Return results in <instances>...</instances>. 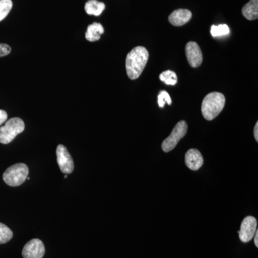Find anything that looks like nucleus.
I'll return each instance as SVG.
<instances>
[{"label":"nucleus","mask_w":258,"mask_h":258,"mask_svg":"<svg viewBox=\"0 0 258 258\" xmlns=\"http://www.w3.org/2000/svg\"><path fill=\"white\" fill-rule=\"evenodd\" d=\"M192 18V13L189 10L178 9L174 10L169 17L171 25L179 27L185 25Z\"/></svg>","instance_id":"10"},{"label":"nucleus","mask_w":258,"mask_h":258,"mask_svg":"<svg viewBox=\"0 0 258 258\" xmlns=\"http://www.w3.org/2000/svg\"><path fill=\"white\" fill-rule=\"evenodd\" d=\"M203 156L198 149H189L185 155V163L191 170H198L203 166Z\"/></svg>","instance_id":"11"},{"label":"nucleus","mask_w":258,"mask_h":258,"mask_svg":"<svg viewBox=\"0 0 258 258\" xmlns=\"http://www.w3.org/2000/svg\"><path fill=\"white\" fill-rule=\"evenodd\" d=\"M10 52H11V48L9 45L6 44H0V57L9 55Z\"/></svg>","instance_id":"20"},{"label":"nucleus","mask_w":258,"mask_h":258,"mask_svg":"<svg viewBox=\"0 0 258 258\" xmlns=\"http://www.w3.org/2000/svg\"><path fill=\"white\" fill-rule=\"evenodd\" d=\"M225 105V97L221 93L212 92L205 97L202 103V113L207 120L215 119Z\"/></svg>","instance_id":"2"},{"label":"nucleus","mask_w":258,"mask_h":258,"mask_svg":"<svg viewBox=\"0 0 258 258\" xmlns=\"http://www.w3.org/2000/svg\"><path fill=\"white\" fill-rule=\"evenodd\" d=\"M257 221L255 217H246L241 224L240 230L238 232L240 240L244 243L252 240L257 231Z\"/></svg>","instance_id":"7"},{"label":"nucleus","mask_w":258,"mask_h":258,"mask_svg":"<svg viewBox=\"0 0 258 258\" xmlns=\"http://www.w3.org/2000/svg\"><path fill=\"white\" fill-rule=\"evenodd\" d=\"M104 32V28L101 24L93 23L88 27L86 32V38L88 41H98L101 39V35Z\"/></svg>","instance_id":"12"},{"label":"nucleus","mask_w":258,"mask_h":258,"mask_svg":"<svg viewBox=\"0 0 258 258\" xmlns=\"http://www.w3.org/2000/svg\"><path fill=\"white\" fill-rule=\"evenodd\" d=\"M159 79L162 82L165 83L166 85H170V86H174L177 83V76L176 73L170 70L161 73L159 76Z\"/></svg>","instance_id":"15"},{"label":"nucleus","mask_w":258,"mask_h":258,"mask_svg":"<svg viewBox=\"0 0 258 258\" xmlns=\"http://www.w3.org/2000/svg\"><path fill=\"white\" fill-rule=\"evenodd\" d=\"M13 8L12 0H0V21L4 20Z\"/></svg>","instance_id":"18"},{"label":"nucleus","mask_w":258,"mask_h":258,"mask_svg":"<svg viewBox=\"0 0 258 258\" xmlns=\"http://www.w3.org/2000/svg\"><path fill=\"white\" fill-rule=\"evenodd\" d=\"M25 123L21 118H13L8 120L5 125L0 128V143H10L17 135L25 130Z\"/></svg>","instance_id":"4"},{"label":"nucleus","mask_w":258,"mask_h":258,"mask_svg":"<svg viewBox=\"0 0 258 258\" xmlns=\"http://www.w3.org/2000/svg\"><path fill=\"white\" fill-rule=\"evenodd\" d=\"M57 164L61 171L64 174H70L74 170V162L71 154L66 147L62 144H59L56 150Z\"/></svg>","instance_id":"6"},{"label":"nucleus","mask_w":258,"mask_h":258,"mask_svg":"<svg viewBox=\"0 0 258 258\" xmlns=\"http://www.w3.org/2000/svg\"><path fill=\"white\" fill-rule=\"evenodd\" d=\"M45 254L43 242L38 239H33L25 244L23 249L24 258H42Z\"/></svg>","instance_id":"8"},{"label":"nucleus","mask_w":258,"mask_h":258,"mask_svg":"<svg viewBox=\"0 0 258 258\" xmlns=\"http://www.w3.org/2000/svg\"><path fill=\"white\" fill-rule=\"evenodd\" d=\"M106 8V5L98 0H89L85 5V10L90 15L99 16Z\"/></svg>","instance_id":"13"},{"label":"nucleus","mask_w":258,"mask_h":258,"mask_svg":"<svg viewBox=\"0 0 258 258\" xmlns=\"http://www.w3.org/2000/svg\"><path fill=\"white\" fill-rule=\"evenodd\" d=\"M149 60V52L144 47H134L128 54L125 61V68L129 79H138L143 72Z\"/></svg>","instance_id":"1"},{"label":"nucleus","mask_w":258,"mask_h":258,"mask_svg":"<svg viewBox=\"0 0 258 258\" xmlns=\"http://www.w3.org/2000/svg\"><path fill=\"white\" fill-rule=\"evenodd\" d=\"M186 55L190 66L198 68L203 60V53L195 42H189L186 45Z\"/></svg>","instance_id":"9"},{"label":"nucleus","mask_w":258,"mask_h":258,"mask_svg":"<svg viewBox=\"0 0 258 258\" xmlns=\"http://www.w3.org/2000/svg\"><path fill=\"white\" fill-rule=\"evenodd\" d=\"M254 138H255L256 141H258V123H256L255 126H254Z\"/></svg>","instance_id":"22"},{"label":"nucleus","mask_w":258,"mask_h":258,"mask_svg":"<svg viewBox=\"0 0 258 258\" xmlns=\"http://www.w3.org/2000/svg\"><path fill=\"white\" fill-rule=\"evenodd\" d=\"M188 125L184 120H181L175 125L170 135L163 142L161 148L164 152H169L176 147L180 140L187 132Z\"/></svg>","instance_id":"5"},{"label":"nucleus","mask_w":258,"mask_h":258,"mask_svg":"<svg viewBox=\"0 0 258 258\" xmlns=\"http://www.w3.org/2000/svg\"><path fill=\"white\" fill-rule=\"evenodd\" d=\"M255 237H254V244H255L256 247H258V231H256Z\"/></svg>","instance_id":"23"},{"label":"nucleus","mask_w":258,"mask_h":258,"mask_svg":"<svg viewBox=\"0 0 258 258\" xmlns=\"http://www.w3.org/2000/svg\"><path fill=\"white\" fill-rule=\"evenodd\" d=\"M244 18L249 20H256L258 18V0H250L242 10Z\"/></svg>","instance_id":"14"},{"label":"nucleus","mask_w":258,"mask_h":258,"mask_svg":"<svg viewBox=\"0 0 258 258\" xmlns=\"http://www.w3.org/2000/svg\"><path fill=\"white\" fill-rule=\"evenodd\" d=\"M29 169L26 164L20 163L10 166L3 174V178L5 184L8 186H20L28 178Z\"/></svg>","instance_id":"3"},{"label":"nucleus","mask_w":258,"mask_h":258,"mask_svg":"<svg viewBox=\"0 0 258 258\" xmlns=\"http://www.w3.org/2000/svg\"><path fill=\"white\" fill-rule=\"evenodd\" d=\"M7 119H8V114H7L6 111L0 110V125L4 123Z\"/></svg>","instance_id":"21"},{"label":"nucleus","mask_w":258,"mask_h":258,"mask_svg":"<svg viewBox=\"0 0 258 258\" xmlns=\"http://www.w3.org/2000/svg\"><path fill=\"white\" fill-rule=\"evenodd\" d=\"M166 103H168L169 106L171 105L172 101H171V97L166 91H161L158 95V104L160 108H164Z\"/></svg>","instance_id":"19"},{"label":"nucleus","mask_w":258,"mask_h":258,"mask_svg":"<svg viewBox=\"0 0 258 258\" xmlns=\"http://www.w3.org/2000/svg\"><path fill=\"white\" fill-rule=\"evenodd\" d=\"M212 36L213 37L223 36V35H227L230 33V28L225 24L220 25H212L211 27Z\"/></svg>","instance_id":"16"},{"label":"nucleus","mask_w":258,"mask_h":258,"mask_svg":"<svg viewBox=\"0 0 258 258\" xmlns=\"http://www.w3.org/2000/svg\"><path fill=\"white\" fill-rule=\"evenodd\" d=\"M13 233L9 227L0 222V244L7 243L13 238Z\"/></svg>","instance_id":"17"}]
</instances>
